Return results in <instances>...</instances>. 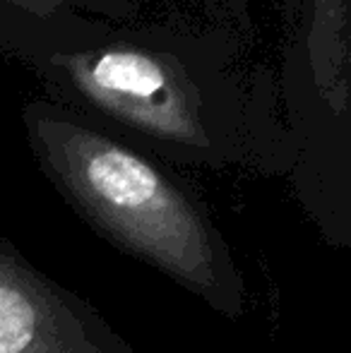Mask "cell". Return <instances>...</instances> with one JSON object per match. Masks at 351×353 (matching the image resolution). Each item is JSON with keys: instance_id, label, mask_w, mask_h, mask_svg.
<instances>
[{"instance_id": "1", "label": "cell", "mask_w": 351, "mask_h": 353, "mask_svg": "<svg viewBox=\"0 0 351 353\" xmlns=\"http://www.w3.org/2000/svg\"><path fill=\"white\" fill-rule=\"evenodd\" d=\"M27 125L43 171L87 221L212 307L239 315V270L188 192L132 149L48 108H32Z\"/></svg>"}, {"instance_id": "2", "label": "cell", "mask_w": 351, "mask_h": 353, "mask_svg": "<svg viewBox=\"0 0 351 353\" xmlns=\"http://www.w3.org/2000/svg\"><path fill=\"white\" fill-rule=\"evenodd\" d=\"M53 65L87 103L126 128L171 147H210L197 89L169 58L118 43Z\"/></svg>"}, {"instance_id": "3", "label": "cell", "mask_w": 351, "mask_h": 353, "mask_svg": "<svg viewBox=\"0 0 351 353\" xmlns=\"http://www.w3.org/2000/svg\"><path fill=\"white\" fill-rule=\"evenodd\" d=\"M0 353H135L94 307L0 243Z\"/></svg>"}, {"instance_id": "4", "label": "cell", "mask_w": 351, "mask_h": 353, "mask_svg": "<svg viewBox=\"0 0 351 353\" xmlns=\"http://www.w3.org/2000/svg\"><path fill=\"white\" fill-rule=\"evenodd\" d=\"M12 3L29 10V12L48 14L53 10L63 8V5H103L106 0H12Z\"/></svg>"}]
</instances>
